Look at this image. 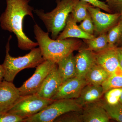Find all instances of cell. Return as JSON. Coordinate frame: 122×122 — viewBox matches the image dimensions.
Segmentation results:
<instances>
[{
	"label": "cell",
	"instance_id": "1",
	"mask_svg": "<svg viewBox=\"0 0 122 122\" xmlns=\"http://www.w3.org/2000/svg\"><path fill=\"white\" fill-rule=\"evenodd\" d=\"M7 7L0 16V24L2 29L13 33L16 35L18 48L22 50H31L38 46L24 32L23 21L29 15L34 20L33 8L29 4L30 0H6Z\"/></svg>",
	"mask_w": 122,
	"mask_h": 122
},
{
	"label": "cell",
	"instance_id": "2",
	"mask_svg": "<svg viewBox=\"0 0 122 122\" xmlns=\"http://www.w3.org/2000/svg\"><path fill=\"white\" fill-rule=\"evenodd\" d=\"M34 32L44 59L57 64L75 51L79 49L81 45V42L75 39H51L49 33L44 32L36 24L34 26Z\"/></svg>",
	"mask_w": 122,
	"mask_h": 122
},
{
	"label": "cell",
	"instance_id": "3",
	"mask_svg": "<svg viewBox=\"0 0 122 122\" xmlns=\"http://www.w3.org/2000/svg\"><path fill=\"white\" fill-rule=\"evenodd\" d=\"M78 0H57L56 7L49 12L42 10H34V13L43 21L52 39H57L66 24L69 15Z\"/></svg>",
	"mask_w": 122,
	"mask_h": 122
},
{
	"label": "cell",
	"instance_id": "4",
	"mask_svg": "<svg viewBox=\"0 0 122 122\" xmlns=\"http://www.w3.org/2000/svg\"><path fill=\"white\" fill-rule=\"evenodd\" d=\"M12 36L10 35L6 46V55L2 64L5 71L4 80L13 82L15 76L20 71L25 69L34 68L45 61L39 48H34L29 53L23 56L14 57L9 54L10 41Z\"/></svg>",
	"mask_w": 122,
	"mask_h": 122
},
{
	"label": "cell",
	"instance_id": "5",
	"mask_svg": "<svg viewBox=\"0 0 122 122\" xmlns=\"http://www.w3.org/2000/svg\"><path fill=\"white\" fill-rule=\"evenodd\" d=\"M76 99H61L54 102L41 111L24 119V122H51L68 112L82 110Z\"/></svg>",
	"mask_w": 122,
	"mask_h": 122
},
{
	"label": "cell",
	"instance_id": "6",
	"mask_svg": "<svg viewBox=\"0 0 122 122\" xmlns=\"http://www.w3.org/2000/svg\"><path fill=\"white\" fill-rule=\"evenodd\" d=\"M54 100L43 98L36 94L20 96L8 112L25 119L41 111Z\"/></svg>",
	"mask_w": 122,
	"mask_h": 122
},
{
	"label": "cell",
	"instance_id": "7",
	"mask_svg": "<svg viewBox=\"0 0 122 122\" xmlns=\"http://www.w3.org/2000/svg\"><path fill=\"white\" fill-rule=\"evenodd\" d=\"M57 65L49 60H45L36 67L32 76L19 87L20 96L36 94L46 77Z\"/></svg>",
	"mask_w": 122,
	"mask_h": 122
},
{
	"label": "cell",
	"instance_id": "8",
	"mask_svg": "<svg viewBox=\"0 0 122 122\" xmlns=\"http://www.w3.org/2000/svg\"><path fill=\"white\" fill-rule=\"evenodd\" d=\"M87 9L93 20L94 31L98 34L106 33L120 19V13H105L100 11L99 8H94L91 5L88 6Z\"/></svg>",
	"mask_w": 122,
	"mask_h": 122
},
{
	"label": "cell",
	"instance_id": "9",
	"mask_svg": "<svg viewBox=\"0 0 122 122\" xmlns=\"http://www.w3.org/2000/svg\"><path fill=\"white\" fill-rule=\"evenodd\" d=\"M88 84L85 78L75 77L63 82L51 99H76L82 90Z\"/></svg>",
	"mask_w": 122,
	"mask_h": 122
},
{
	"label": "cell",
	"instance_id": "10",
	"mask_svg": "<svg viewBox=\"0 0 122 122\" xmlns=\"http://www.w3.org/2000/svg\"><path fill=\"white\" fill-rule=\"evenodd\" d=\"M117 47L109 46L104 50L95 52L96 63L110 74L122 71L118 58Z\"/></svg>",
	"mask_w": 122,
	"mask_h": 122
},
{
	"label": "cell",
	"instance_id": "11",
	"mask_svg": "<svg viewBox=\"0 0 122 122\" xmlns=\"http://www.w3.org/2000/svg\"><path fill=\"white\" fill-rule=\"evenodd\" d=\"M20 96L18 88L13 82L2 81L0 83V112L8 111Z\"/></svg>",
	"mask_w": 122,
	"mask_h": 122
},
{
	"label": "cell",
	"instance_id": "12",
	"mask_svg": "<svg viewBox=\"0 0 122 122\" xmlns=\"http://www.w3.org/2000/svg\"><path fill=\"white\" fill-rule=\"evenodd\" d=\"M63 82L58 70L57 64L48 75L37 93L38 96L51 99Z\"/></svg>",
	"mask_w": 122,
	"mask_h": 122
},
{
	"label": "cell",
	"instance_id": "13",
	"mask_svg": "<svg viewBox=\"0 0 122 122\" xmlns=\"http://www.w3.org/2000/svg\"><path fill=\"white\" fill-rule=\"evenodd\" d=\"M75 57L76 77L85 78L91 68L96 63L94 52L88 48L80 49Z\"/></svg>",
	"mask_w": 122,
	"mask_h": 122
},
{
	"label": "cell",
	"instance_id": "14",
	"mask_svg": "<svg viewBox=\"0 0 122 122\" xmlns=\"http://www.w3.org/2000/svg\"><path fill=\"white\" fill-rule=\"evenodd\" d=\"M82 115L84 122H107L110 118L105 109L97 102L83 106Z\"/></svg>",
	"mask_w": 122,
	"mask_h": 122
},
{
	"label": "cell",
	"instance_id": "15",
	"mask_svg": "<svg viewBox=\"0 0 122 122\" xmlns=\"http://www.w3.org/2000/svg\"><path fill=\"white\" fill-rule=\"evenodd\" d=\"M63 30L56 39L63 40L70 38H75L90 39L95 37L94 35L88 34L82 30L77 25V22L72 17L71 14L68 17L66 26Z\"/></svg>",
	"mask_w": 122,
	"mask_h": 122
},
{
	"label": "cell",
	"instance_id": "16",
	"mask_svg": "<svg viewBox=\"0 0 122 122\" xmlns=\"http://www.w3.org/2000/svg\"><path fill=\"white\" fill-rule=\"evenodd\" d=\"M103 94L104 93L102 86L88 84L83 87L79 96L76 99L83 107L89 103L97 102Z\"/></svg>",
	"mask_w": 122,
	"mask_h": 122
},
{
	"label": "cell",
	"instance_id": "17",
	"mask_svg": "<svg viewBox=\"0 0 122 122\" xmlns=\"http://www.w3.org/2000/svg\"><path fill=\"white\" fill-rule=\"evenodd\" d=\"M57 64L58 72L63 82L76 77V62L73 53L62 59Z\"/></svg>",
	"mask_w": 122,
	"mask_h": 122
},
{
	"label": "cell",
	"instance_id": "18",
	"mask_svg": "<svg viewBox=\"0 0 122 122\" xmlns=\"http://www.w3.org/2000/svg\"><path fill=\"white\" fill-rule=\"evenodd\" d=\"M110 75L104 68L96 63L89 70L85 79L88 84L101 86Z\"/></svg>",
	"mask_w": 122,
	"mask_h": 122
},
{
	"label": "cell",
	"instance_id": "19",
	"mask_svg": "<svg viewBox=\"0 0 122 122\" xmlns=\"http://www.w3.org/2000/svg\"><path fill=\"white\" fill-rule=\"evenodd\" d=\"M85 40L87 48L94 52L104 50L109 46L107 32L103 33L98 37Z\"/></svg>",
	"mask_w": 122,
	"mask_h": 122
},
{
	"label": "cell",
	"instance_id": "20",
	"mask_svg": "<svg viewBox=\"0 0 122 122\" xmlns=\"http://www.w3.org/2000/svg\"><path fill=\"white\" fill-rule=\"evenodd\" d=\"M101 86L104 93L112 89L122 88V71L110 75Z\"/></svg>",
	"mask_w": 122,
	"mask_h": 122
},
{
	"label": "cell",
	"instance_id": "21",
	"mask_svg": "<svg viewBox=\"0 0 122 122\" xmlns=\"http://www.w3.org/2000/svg\"><path fill=\"white\" fill-rule=\"evenodd\" d=\"M106 111L110 118L118 122H122V104L120 102L115 105L108 104L105 101L99 102Z\"/></svg>",
	"mask_w": 122,
	"mask_h": 122
},
{
	"label": "cell",
	"instance_id": "22",
	"mask_svg": "<svg viewBox=\"0 0 122 122\" xmlns=\"http://www.w3.org/2000/svg\"><path fill=\"white\" fill-rule=\"evenodd\" d=\"M90 5L88 2L80 0L76 3L71 14L77 23L82 21L87 16V7Z\"/></svg>",
	"mask_w": 122,
	"mask_h": 122
},
{
	"label": "cell",
	"instance_id": "23",
	"mask_svg": "<svg viewBox=\"0 0 122 122\" xmlns=\"http://www.w3.org/2000/svg\"><path fill=\"white\" fill-rule=\"evenodd\" d=\"M107 34L109 46H117L122 34V22L120 18L117 23L110 29Z\"/></svg>",
	"mask_w": 122,
	"mask_h": 122
},
{
	"label": "cell",
	"instance_id": "24",
	"mask_svg": "<svg viewBox=\"0 0 122 122\" xmlns=\"http://www.w3.org/2000/svg\"><path fill=\"white\" fill-rule=\"evenodd\" d=\"M82 110L78 111L69 112L63 114L56 118L53 122H83L82 115Z\"/></svg>",
	"mask_w": 122,
	"mask_h": 122
},
{
	"label": "cell",
	"instance_id": "25",
	"mask_svg": "<svg viewBox=\"0 0 122 122\" xmlns=\"http://www.w3.org/2000/svg\"><path fill=\"white\" fill-rule=\"evenodd\" d=\"M122 88L112 89L105 93L106 102L111 105H115L119 102Z\"/></svg>",
	"mask_w": 122,
	"mask_h": 122
},
{
	"label": "cell",
	"instance_id": "26",
	"mask_svg": "<svg viewBox=\"0 0 122 122\" xmlns=\"http://www.w3.org/2000/svg\"><path fill=\"white\" fill-rule=\"evenodd\" d=\"M82 21L79 25L81 29L88 34L94 35V26L93 20L89 12L87 16Z\"/></svg>",
	"mask_w": 122,
	"mask_h": 122
},
{
	"label": "cell",
	"instance_id": "27",
	"mask_svg": "<svg viewBox=\"0 0 122 122\" xmlns=\"http://www.w3.org/2000/svg\"><path fill=\"white\" fill-rule=\"evenodd\" d=\"M0 122H24V119L8 112H0Z\"/></svg>",
	"mask_w": 122,
	"mask_h": 122
},
{
	"label": "cell",
	"instance_id": "28",
	"mask_svg": "<svg viewBox=\"0 0 122 122\" xmlns=\"http://www.w3.org/2000/svg\"><path fill=\"white\" fill-rule=\"evenodd\" d=\"M80 0L88 2L92 5L94 7H97L103 10L108 12L110 13H113L111 10L109 8V5L106 4L105 2L101 1L99 0Z\"/></svg>",
	"mask_w": 122,
	"mask_h": 122
},
{
	"label": "cell",
	"instance_id": "29",
	"mask_svg": "<svg viewBox=\"0 0 122 122\" xmlns=\"http://www.w3.org/2000/svg\"><path fill=\"white\" fill-rule=\"evenodd\" d=\"M107 5L112 12L120 13L122 10V0H109Z\"/></svg>",
	"mask_w": 122,
	"mask_h": 122
},
{
	"label": "cell",
	"instance_id": "30",
	"mask_svg": "<svg viewBox=\"0 0 122 122\" xmlns=\"http://www.w3.org/2000/svg\"><path fill=\"white\" fill-rule=\"evenodd\" d=\"M117 52L119 65L122 69V46L117 47Z\"/></svg>",
	"mask_w": 122,
	"mask_h": 122
},
{
	"label": "cell",
	"instance_id": "31",
	"mask_svg": "<svg viewBox=\"0 0 122 122\" xmlns=\"http://www.w3.org/2000/svg\"><path fill=\"white\" fill-rule=\"evenodd\" d=\"M5 71L2 65H0V83L4 78Z\"/></svg>",
	"mask_w": 122,
	"mask_h": 122
},
{
	"label": "cell",
	"instance_id": "32",
	"mask_svg": "<svg viewBox=\"0 0 122 122\" xmlns=\"http://www.w3.org/2000/svg\"><path fill=\"white\" fill-rule=\"evenodd\" d=\"M120 19L122 20V10L120 12ZM119 43H120V44H122V34L121 39H120V41H119Z\"/></svg>",
	"mask_w": 122,
	"mask_h": 122
},
{
	"label": "cell",
	"instance_id": "33",
	"mask_svg": "<svg viewBox=\"0 0 122 122\" xmlns=\"http://www.w3.org/2000/svg\"><path fill=\"white\" fill-rule=\"evenodd\" d=\"M119 102L122 104V94H121V96H120V100H119Z\"/></svg>",
	"mask_w": 122,
	"mask_h": 122
},
{
	"label": "cell",
	"instance_id": "34",
	"mask_svg": "<svg viewBox=\"0 0 122 122\" xmlns=\"http://www.w3.org/2000/svg\"><path fill=\"white\" fill-rule=\"evenodd\" d=\"M109 0H106L107 2H108Z\"/></svg>",
	"mask_w": 122,
	"mask_h": 122
}]
</instances>
